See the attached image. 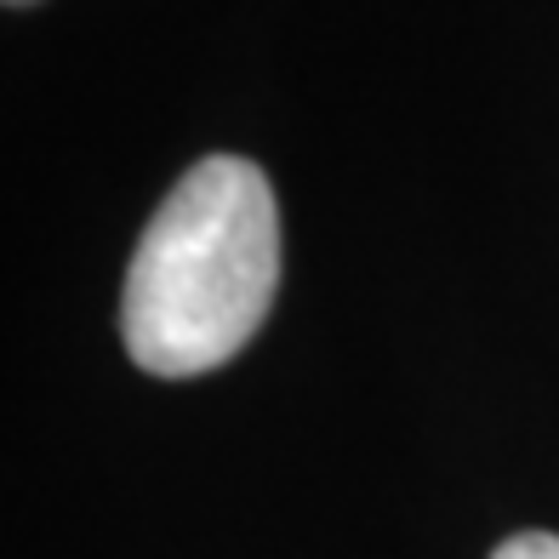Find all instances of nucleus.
Returning <instances> with one entry per match:
<instances>
[{
	"mask_svg": "<svg viewBox=\"0 0 559 559\" xmlns=\"http://www.w3.org/2000/svg\"><path fill=\"white\" fill-rule=\"evenodd\" d=\"M7 7H35V0H7Z\"/></svg>",
	"mask_w": 559,
	"mask_h": 559,
	"instance_id": "nucleus-3",
	"label": "nucleus"
},
{
	"mask_svg": "<svg viewBox=\"0 0 559 559\" xmlns=\"http://www.w3.org/2000/svg\"><path fill=\"white\" fill-rule=\"evenodd\" d=\"M491 559H559V537L554 531H514L491 548Z\"/></svg>",
	"mask_w": 559,
	"mask_h": 559,
	"instance_id": "nucleus-2",
	"label": "nucleus"
},
{
	"mask_svg": "<svg viewBox=\"0 0 559 559\" xmlns=\"http://www.w3.org/2000/svg\"><path fill=\"white\" fill-rule=\"evenodd\" d=\"M280 292V206L240 155H206L148 217L120 292V337L148 377H206L263 332Z\"/></svg>",
	"mask_w": 559,
	"mask_h": 559,
	"instance_id": "nucleus-1",
	"label": "nucleus"
}]
</instances>
